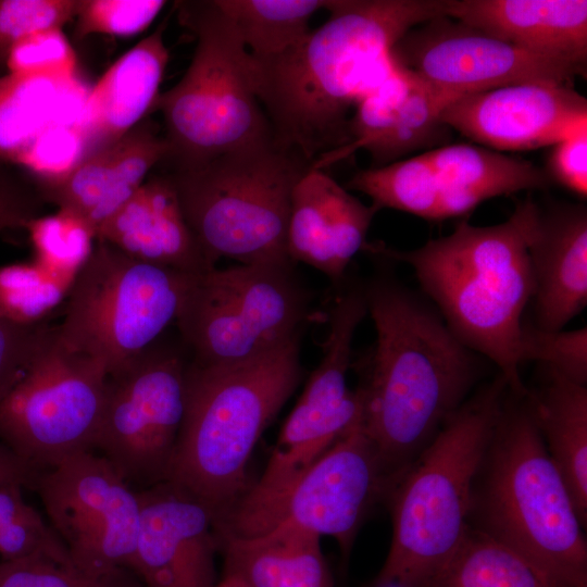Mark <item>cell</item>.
I'll use <instances>...</instances> for the list:
<instances>
[{"instance_id": "obj_18", "label": "cell", "mask_w": 587, "mask_h": 587, "mask_svg": "<svg viewBox=\"0 0 587 587\" xmlns=\"http://www.w3.org/2000/svg\"><path fill=\"white\" fill-rule=\"evenodd\" d=\"M167 154L164 135L153 122L142 121L118 140L83 158L66 175L35 186L45 202L77 216L97 235Z\"/></svg>"}, {"instance_id": "obj_34", "label": "cell", "mask_w": 587, "mask_h": 587, "mask_svg": "<svg viewBox=\"0 0 587 587\" xmlns=\"http://www.w3.org/2000/svg\"><path fill=\"white\" fill-rule=\"evenodd\" d=\"M35 252L34 262L50 274L73 283L95 245L96 234L77 216L59 210L40 215L25 228Z\"/></svg>"}, {"instance_id": "obj_14", "label": "cell", "mask_w": 587, "mask_h": 587, "mask_svg": "<svg viewBox=\"0 0 587 587\" xmlns=\"http://www.w3.org/2000/svg\"><path fill=\"white\" fill-rule=\"evenodd\" d=\"M391 57L429 85L461 96L524 83L572 86L576 76L586 74L449 16L410 29Z\"/></svg>"}, {"instance_id": "obj_7", "label": "cell", "mask_w": 587, "mask_h": 587, "mask_svg": "<svg viewBox=\"0 0 587 587\" xmlns=\"http://www.w3.org/2000/svg\"><path fill=\"white\" fill-rule=\"evenodd\" d=\"M312 166L273 137L166 172L208 261L294 264L287 252L292 191Z\"/></svg>"}, {"instance_id": "obj_8", "label": "cell", "mask_w": 587, "mask_h": 587, "mask_svg": "<svg viewBox=\"0 0 587 587\" xmlns=\"http://www.w3.org/2000/svg\"><path fill=\"white\" fill-rule=\"evenodd\" d=\"M178 17L197 38L182 79L160 93L171 170L204 163L273 137L254 93L249 54L215 1L178 2Z\"/></svg>"}, {"instance_id": "obj_37", "label": "cell", "mask_w": 587, "mask_h": 587, "mask_svg": "<svg viewBox=\"0 0 587 587\" xmlns=\"http://www.w3.org/2000/svg\"><path fill=\"white\" fill-rule=\"evenodd\" d=\"M78 0H0V65L11 48L40 32L62 29L77 13Z\"/></svg>"}, {"instance_id": "obj_10", "label": "cell", "mask_w": 587, "mask_h": 587, "mask_svg": "<svg viewBox=\"0 0 587 587\" xmlns=\"http://www.w3.org/2000/svg\"><path fill=\"white\" fill-rule=\"evenodd\" d=\"M294 264H238L195 276L175 321L198 365H228L300 335L308 295Z\"/></svg>"}, {"instance_id": "obj_13", "label": "cell", "mask_w": 587, "mask_h": 587, "mask_svg": "<svg viewBox=\"0 0 587 587\" xmlns=\"http://www.w3.org/2000/svg\"><path fill=\"white\" fill-rule=\"evenodd\" d=\"M72 564L96 577L130 569L140 525V499L102 455L72 453L37 471L30 486Z\"/></svg>"}, {"instance_id": "obj_5", "label": "cell", "mask_w": 587, "mask_h": 587, "mask_svg": "<svg viewBox=\"0 0 587 587\" xmlns=\"http://www.w3.org/2000/svg\"><path fill=\"white\" fill-rule=\"evenodd\" d=\"M526 395L508 389L473 482L469 526L513 549L562 586L587 587L584 527Z\"/></svg>"}, {"instance_id": "obj_17", "label": "cell", "mask_w": 587, "mask_h": 587, "mask_svg": "<svg viewBox=\"0 0 587 587\" xmlns=\"http://www.w3.org/2000/svg\"><path fill=\"white\" fill-rule=\"evenodd\" d=\"M140 525L130 570L142 587H214L215 515L168 482L138 490Z\"/></svg>"}, {"instance_id": "obj_41", "label": "cell", "mask_w": 587, "mask_h": 587, "mask_svg": "<svg viewBox=\"0 0 587 587\" xmlns=\"http://www.w3.org/2000/svg\"><path fill=\"white\" fill-rule=\"evenodd\" d=\"M45 203L35 184L22 179L0 164V233L26 228L41 215Z\"/></svg>"}, {"instance_id": "obj_40", "label": "cell", "mask_w": 587, "mask_h": 587, "mask_svg": "<svg viewBox=\"0 0 587 587\" xmlns=\"http://www.w3.org/2000/svg\"><path fill=\"white\" fill-rule=\"evenodd\" d=\"M50 326L16 324L0 313V399L28 365Z\"/></svg>"}, {"instance_id": "obj_38", "label": "cell", "mask_w": 587, "mask_h": 587, "mask_svg": "<svg viewBox=\"0 0 587 587\" xmlns=\"http://www.w3.org/2000/svg\"><path fill=\"white\" fill-rule=\"evenodd\" d=\"M0 587H138L125 574L96 577L46 555L0 561Z\"/></svg>"}, {"instance_id": "obj_25", "label": "cell", "mask_w": 587, "mask_h": 587, "mask_svg": "<svg viewBox=\"0 0 587 587\" xmlns=\"http://www.w3.org/2000/svg\"><path fill=\"white\" fill-rule=\"evenodd\" d=\"M216 537L224 573L249 587H333L321 536L315 533L279 523L255 535L216 532Z\"/></svg>"}, {"instance_id": "obj_23", "label": "cell", "mask_w": 587, "mask_h": 587, "mask_svg": "<svg viewBox=\"0 0 587 587\" xmlns=\"http://www.w3.org/2000/svg\"><path fill=\"white\" fill-rule=\"evenodd\" d=\"M163 34L162 24L90 88L78 126L84 158L122 138L153 110L170 58Z\"/></svg>"}, {"instance_id": "obj_27", "label": "cell", "mask_w": 587, "mask_h": 587, "mask_svg": "<svg viewBox=\"0 0 587 587\" xmlns=\"http://www.w3.org/2000/svg\"><path fill=\"white\" fill-rule=\"evenodd\" d=\"M545 380L526 398L547 451L583 525L587 523V386L545 369Z\"/></svg>"}, {"instance_id": "obj_11", "label": "cell", "mask_w": 587, "mask_h": 587, "mask_svg": "<svg viewBox=\"0 0 587 587\" xmlns=\"http://www.w3.org/2000/svg\"><path fill=\"white\" fill-rule=\"evenodd\" d=\"M107 376L99 363L67 349L50 327L0 399V442L36 472L92 450Z\"/></svg>"}, {"instance_id": "obj_44", "label": "cell", "mask_w": 587, "mask_h": 587, "mask_svg": "<svg viewBox=\"0 0 587 587\" xmlns=\"http://www.w3.org/2000/svg\"><path fill=\"white\" fill-rule=\"evenodd\" d=\"M214 587H249V586L238 576L230 573H224L222 579L220 582H216Z\"/></svg>"}, {"instance_id": "obj_39", "label": "cell", "mask_w": 587, "mask_h": 587, "mask_svg": "<svg viewBox=\"0 0 587 587\" xmlns=\"http://www.w3.org/2000/svg\"><path fill=\"white\" fill-rule=\"evenodd\" d=\"M9 73L70 78L77 75L76 54L62 29L34 34L15 43L7 58Z\"/></svg>"}, {"instance_id": "obj_22", "label": "cell", "mask_w": 587, "mask_h": 587, "mask_svg": "<svg viewBox=\"0 0 587 587\" xmlns=\"http://www.w3.org/2000/svg\"><path fill=\"white\" fill-rule=\"evenodd\" d=\"M447 16L586 72V0H448Z\"/></svg>"}, {"instance_id": "obj_3", "label": "cell", "mask_w": 587, "mask_h": 587, "mask_svg": "<svg viewBox=\"0 0 587 587\" xmlns=\"http://www.w3.org/2000/svg\"><path fill=\"white\" fill-rule=\"evenodd\" d=\"M536 202H520L492 226L460 222L445 237L413 250L366 242L363 251L408 264L453 334L491 361L511 392L525 396L520 375L522 315L535 283L527 243Z\"/></svg>"}, {"instance_id": "obj_1", "label": "cell", "mask_w": 587, "mask_h": 587, "mask_svg": "<svg viewBox=\"0 0 587 587\" xmlns=\"http://www.w3.org/2000/svg\"><path fill=\"white\" fill-rule=\"evenodd\" d=\"M448 0L326 1L328 20L294 48L249 55L254 93L274 140L313 164L349 143V113L396 68L391 49L410 29L447 16Z\"/></svg>"}, {"instance_id": "obj_6", "label": "cell", "mask_w": 587, "mask_h": 587, "mask_svg": "<svg viewBox=\"0 0 587 587\" xmlns=\"http://www.w3.org/2000/svg\"><path fill=\"white\" fill-rule=\"evenodd\" d=\"M508 389L498 374L470 396L394 485L387 497L392 536L378 576L428 587L453 554Z\"/></svg>"}, {"instance_id": "obj_4", "label": "cell", "mask_w": 587, "mask_h": 587, "mask_svg": "<svg viewBox=\"0 0 587 587\" xmlns=\"http://www.w3.org/2000/svg\"><path fill=\"white\" fill-rule=\"evenodd\" d=\"M300 335L257 358L187 370L186 411L165 482L224 516L248 490L261 435L302 377Z\"/></svg>"}, {"instance_id": "obj_28", "label": "cell", "mask_w": 587, "mask_h": 587, "mask_svg": "<svg viewBox=\"0 0 587 587\" xmlns=\"http://www.w3.org/2000/svg\"><path fill=\"white\" fill-rule=\"evenodd\" d=\"M428 587H564L520 553L471 526Z\"/></svg>"}, {"instance_id": "obj_33", "label": "cell", "mask_w": 587, "mask_h": 587, "mask_svg": "<svg viewBox=\"0 0 587 587\" xmlns=\"http://www.w3.org/2000/svg\"><path fill=\"white\" fill-rule=\"evenodd\" d=\"M72 283L59 278L35 262L0 266V313L26 326L46 323L63 302Z\"/></svg>"}, {"instance_id": "obj_32", "label": "cell", "mask_w": 587, "mask_h": 587, "mask_svg": "<svg viewBox=\"0 0 587 587\" xmlns=\"http://www.w3.org/2000/svg\"><path fill=\"white\" fill-rule=\"evenodd\" d=\"M21 484L0 487V561L46 555L72 564L68 553L39 512L23 496Z\"/></svg>"}, {"instance_id": "obj_20", "label": "cell", "mask_w": 587, "mask_h": 587, "mask_svg": "<svg viewBox=\"0 0 587 587\" xmlns=\"http://www.w3.org/2000/svg\"><path fill=\"white\" fill-rule=\"evenodd\" d=\"M527 250L534 276V326L564 329L587 304V209L536 202Z\"/></svg>"}, {"instance_id": "obj_12", "label": "cell", "mask_w": 587, "mask_h": 587, "mask_svg": "<svg viewBox=\"0 0 587 587\" xmlns=\"http://www.w3.org/2000/svg\"><path fill=\"white\" fill-rule=\"evenodd\" d=\"M188 364L159 340L107 376L92 450L130 486L166 479L186 411Z\"/></svg>"}, {"instance_id": "obj_43", "label": "cell", "mask_w": 587, "mask_h": 587, "mask_svg": "<svg viewBox=\"0 0 587 587\" xmlns=\"http://www.w3.org/2000/svg\"><path fill=\"white\" fill-rule=\"evenodd\" d=\"M36 471L0 442V487L8 484H21L30 487Z\"/></svg>"}, {"instance_id": "obj_36", "label": "cell", "mask_w": 587, "mask_h": 587, "mask_svg": "<svg viewBox=\"0 0 587 587\" xmlns=\"http://www.w3.org/2000/svg\"><path fill=\"white\" fill-rule=\"evenodd\" d=\"M165 3L162 0H78L76 36L137 35L149 27Z\"/></svg>"}, {"instance_id": "obj_26", "label": "cell", "mask_w": 587, "mask_h": 587, "mask_svg": "<svg viewBox=\"0 0 587 587\" xmlns=\"http://www.w3.org/2000/svg\"><path fill=\"white\" fill-rule=\"evenodd\" d=\"M89 91L77 75L62 78L8 73L1 76L0 164H16L51 129L78 128Z\"/></svg>"}, {"instance_id": "obj_21", "label": "cell", "mask_w": 587, "mask_h": 587, "mask_svg": "<svg viewBox=\"0 0 587 587\" xmlns=\"http://www.w3.org/2000/svg\"><path fill=\"white\" fill-rule=\"evenodd\" d=\"M96 239L142 262L187 275L198 276L215 267L191 233L166 173L148 176L98 229Z\"/></svg>"}, {"instance_id": "obj_19", "label": "cell", "mask_w": 587, "mask_h": 587, "mask_svg": "<svg viewBox=\"0 0 587 587\" xmlns=\"http://www.w3.org/2000/svg\"><path fill=\"white\" fill-rule=\"evenodd\" d=\"M378 211L321 168L311 166L292 191L287 228L290 260L308 264L338 283L354 255L363 251Z\"/></svg>"}, {"instance_id": "obj_9", "label": "cell", "mask_w": 587, "mask_h": 587, "mask_svg": "<svg viewBox=\"0 0 587 587\" xmlns=\"http://www.w3.org/2000/svg\"><path fill=\"white\" fill-rule=\"evenodd\" d=\"M193 277L97 240L73 279L55 334L109 375L160 340Z\"/></svg>"}, {"instance_id": "obj_35", "label": "cell", "mask_w": 587, "mask_h": 587, "mask_svg": "<svg viewBox=\"0 0 587 587\" xmlns=\"http://www.w3.org/2000/svg\"><path fill=\"white\" fill-rule=\"evenodd\" d=\"M521 362L536 361L580 385L587 384V328L545 330L523 326Z\"/></svg>"}, {"instance_id": "obj_16", "label": "cell", "mask_w": 587, "mask_h": 587, "mask_svg": "<svg viewBox=\"0 0 587 587\" xmlns=\"http://www.w3.org/2000/svg\"><path fill=\"white\" fill-rule=\"evenodd\" d=\"M441 121L496 151L534 150L587 128V100L569 85L524 83L464 95Z\"/></svg>"}, {"instance_id": "obj_30", "label": "cell", "mask_w": 587, "mask_h": 587, "mask_svg": "<svg viewBox=\"0 0 587 587\" xmlns=\"http://www.w3.org/2000/svg\"><path fill=\"white\" fill-rule=\"evenodd\" d=\"M411 75L410 91L394 124L386 134L365 148L372 158L373 167L399 161L416 150L433 149L436 143L445 140L450 129L442 123L441 113L462 96Z\"/></svg>"}, {"instance_id": "obj_29", "label": "cell", "mask_w": 587, "mask_h": 587, "mask_svg": "<svg viewBox=\"0 0 587 587\" xmlns=\"http://www.w3.org/2000/svg\"><path fill=\"white\" fill-rule=\"evenodd\" d=\"M233 24L250 58L267 59L299 45L323 0H214Z\"/></svg>"}, {"instance_id": "obj_42", "label": "cell", "mask_w": 587, "mask_h": 587, "mask_svg": "<svg viewBox=\"0 0 587 587\" xmlns=\"http://www.w3.org/2000/svg\"><path fill=\"white\" fill-rule=\"evenodd\" d=\"M565 189L580 198L587 196V128L552 146L546 171Z\"/></svg>"}, {"instance_id": "obj_24", "label": "cell", "mask_w": 587, "mask_h": 587, "mask_svg": "<svg viewBox=\"0 0 587 587\" xmlns=\"http://www.w3.org/2000/svg\"><path fill=\"white\" fill-rule=\"evenodd\" d=\"M423 153L436 175L437 221L467 214L491 198L550 185L545 170L478 145H444Z\"/></svg>"}, {"instance_id": "obj_15", "label": "cell", "mask_w": 587, "mask_h": 587, "mask_svg": "<svg viewBox=\"0 0 587 587\" xmlns=\"http://www.w3.org/2000/svg\"><path fill=\"white\" fill-rule=\"evenodd\" d=\"M390 491L361 417L285 495L263 532L279 523L333 537L348 555L373 505Z\"/></svg>"}, {"instance_id": "obj_2", "label": "cell", "mask_w": 587, "mask_h": 587, "mask_svg": "<svg viewBox=\"0 0 587 587\" xmlns=\"http://www.w3.org/2000/svg\"><path fill=\"white\" fill-rule=\"evenodd\" d=\"M376 341L364 379L363 427L390 489L470 397L477 353L415 292L389 276L363 286Z\"/></svg>"}, {"instance_id": "obj_31", "label": "cell", "mask_w": 587, "mask_h": 587, "mask_svg": "<svg viewBox=\"0 0 587 587\" xmlns=\"http://www.w3.org/2000/svg\"><path fill=\"white\" fill-rule=\"evenodd\" d=\"M348 188L366 195L379 210L394 209L437 221L436 175L424 153L360 171Z\"/></svg>"}]
</instances>
